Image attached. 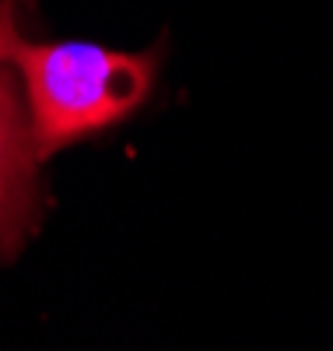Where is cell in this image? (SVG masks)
<instances>
[{
    "label": "cell",
    "mask_w": 333,
    "mask_h": 351,
    "mask_svg": "<svg viewBox=\"0 0 333 351\" xmlns=\"http://www.w3.org/2000/svg\"><path fill=\"white\" fill-rule=\"evenodd\" d=\"M4 56L21 77L39 162L130 116L155 84V53H123L95 43H32L14 25Z\"/></svg>",
    "instance_id": "cell-1"
},
{
    "label": "cell",
    "mask_w": 333,
    "mask_h": 351,
    "mask_svg": "<svg viewBox=\"0 0 333 351\" xmlns=\"http://www.w3.org/2000/svg\"><path fill=\"white\" fill-rule=\"evenodd\" d=\"M18 0H0V253L11 256L39 215V155L28 127V109L18 95L14 67L4 56V39L18 25Z\"/></svg>",
    "instance_id": "cell-2"
}]
</instances>
